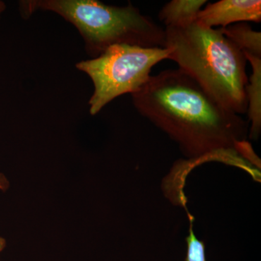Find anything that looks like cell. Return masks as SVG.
Instances as JSON below:
<instances>
[{
  "label": "cell",
  "instance_id": "1",
  "mask_svg": "<svg viewBox=\"0 0 261 261\" xmlns=\"http://www.w3.org/2000/svg\"><path fill=\"white\" fill-rule=\"evenodd\" d=\"M132 97L139 113L174 141L187 159L220 161L258 177V170L235 149L238 142L247 140L249 122L220 104L181 70L151 75Z\"/></svg>",
  "mask_w": 261,
  "mask_h": 261
},
{
  "label": "cell",
  "instance_id": "2",
  "mask_svg": "<svg viewBox=\"0 0 261 261\" xmlns=\"http://www.w3.org/2000/svg\"><path fill=\"white\" fill-rule=\"evenodd\" d=\"M164 30L168 59L225 108L240 116L247 113L248 77L243 51L219 29L207 28L197 20Z\"/></svg>",
  "mask_w": 261,
  "mask_h": 261
},
{
  "label": "cell",
  "instance_id": "3",
  "mask_svg": "<svg viewBox=\"0 0 261 261\" xmlns=\"http://www.w3.org/2000/svg\"><path fill=\"white\" fill-rule=\"evenodd\" d=\"M20 7L25 17L50 11L74 25L92 58L118 44L164 48V29L130 3L118 7L97 0H34L20 2Z\"/></svg>",
  "mask_w": 261,
  "mask_h": 261
},
{
  "label": "cell",
  "instance_id": "4",
  "mask_svg": "<svg viewBox=\"0 0 261 261\" xmlns=\"http://www.w3.org/2000/svg\"><path fill=\"white\" fill-rule=\"evenodd\" d=\"M168 58L166 48L118 44L97 58L79 62L77 69L93 83L89 113L95 116L116 98L140 91L148 82L154 65Z\"/></svg>",
  "mask_w": 261,
  "mask_h": 261
},
{
  "label": "cell",
  "instance_id": "5",
  "mask_svg": "<svg viewBox=\"0 0 261 261\" xmlns=\"http://www.w3.org/2000/svg\"><path fill=\"white\" fill-rule=\"evenodd\" d=\"M197 22L207 28H226L238 22L261 21L260 0H221L209 3L197 14Z\"/></svg>",
  "mask_w": 261,
  "mask_h": 261
},
{
  "label": "cell",
  "instance_id": "6",
  "mask_svg": "<svg viewBox=\"0 0 261 261\" xmlns=\"http://www.w3.org/2000/svg\"><path fill=\"white\" fill-rule=\"evenodd\" d=\"M252 67V73L245 89L247 101L249 137L256 140L261 130V58L245 55Z\"/></svg>",
  "mask_w": 261,
  "mask_h": 261
},
{
  "label": "cell",
  "instance_id": "7",
  "mask_svg": "<svg viewBox=\"0 0 261 261\" xmlns=\"http://www.w3.org/2000/svg\"><path fill=\"white\" fill-rule=\"evenodd\" d=\"M205 0H173L165 5L159 18L166 27H181L195 21Z\"/></svg>",
  "mask_w": 261,
  "mask_h": 261
},
{
  "label": "cell",
  "instance_id": "8",
  "mask_svg": "<svg viewBox=\"0 0 261 261\" xmlns=\"http://www.w3.org/2000/svg\"><path fill=\"white\" fill-rule=\"evenodd\" d=\"M220 32L243 51L245 55L261 58V33L254 31L245 23L231 24Z\"/></svg>",
  "mask_w": 261,
  "mask_h": 261
},
{
  "label": "cell",
  "instance_id": "9",
  "mask_svg": "<svg viewBox=\"0 0 261 261\" xmlns=\"http://www.w3.org/2000/svg\"><path fill=\"white\" fill-rule=\"evenodd\" d=\"M190 217V228L186 238L187 255L185 261H207L205 244L196 236L193 229V217Z\"/></svg>",
  "mask_w": 261,
  "mask_h": 261
},
{
  "label": "cell",
  "instance_id": "10",
  "mask_svg": "<svg viewBox=\"0 0 261 261\" xmlns=\"http://www.w3.org/2000/svg\"><path fill=\"white\" fill-rule=\"evenodd\" d=\"M237 152L246 162L250 163L251 166L256 169H260V160L257 157L252 149L250 142L246 140L240 141L235 146Z\"/></svg>",
  "mask_w": 261,
  "mask_h": 261
},
{
  "label": "cell",
  "instance_id": "11",
  "mask_svg": "<svg viewBox=\"0 0 261 261\" xmlns=\"http://www.w3.org/2000/svg\"><path fill=\"white\" fill-rule=\"evenodd\" d=\"M10 184L9 180L4 173L0 172V192H5L9 190Z\"/></svg>",
  "mask_w": 261,
  "mask_h": 261
},
{
  "label": "cell",
  "instance_id": "12",
  "mask_svg": "<svg viewBox=\"0 0 261 261\" xmlns=\"http://www.w3.org/2000/svg\"><path fill=\"white\" fill-rule=\"evenodd\" d=\"M7 246L6 240L0 235V253L5 250Z\"/></svg>",
  "mask_w": 261,
  "mask_h": 261
},
{
  "label": "cell",
  "instance_id": "13",
  "mask_svg": "<svg viewBox=\"0 0 261 261\" xmlns=\"http://www.w3.org/2000/svg\"><path fill=\"white\" fill-rule=\"evenodd\" d=\"M5 9H6V5L4 2L0 1V15L5 11Z\"/></svg>",
  "mask_w": 261,
  "mask_h": 261
}]
</instances>
